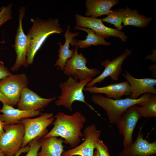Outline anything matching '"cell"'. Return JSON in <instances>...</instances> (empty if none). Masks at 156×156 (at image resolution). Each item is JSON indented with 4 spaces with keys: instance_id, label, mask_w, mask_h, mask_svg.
<instances>
[{
    "instance_id": "obj_1",
    "label": "cell",
    "mask_w": 156,
    "mask_h": 156,
    "mask_svg": "<svg viewBox=\"0 0 156 156\" xmlns=\"http://www.w3.org/2000/svg\"><path fill=\"white\" fill-rule=\"evenodd\" d=\"M54 117L55 120L52 123L53 127L43 137H60L65 144L72 148L77 146L83 136L81 130L86 122L85 117L78 112L71 115L60 112Z\"/></svg>"
},
{
    "instance_id": "obj_2",
    "label": "cell",
    "mask_w": 156,
    "mask_h": 156,
    "mask_svg": "<svg viewBox=\"0 0 156 156\" xmlns=\"http://www.w3.org/2000/svg\"><path fill=\"white\" fill-rule=\"evenodd\" d=\"M30 21L33 24L27 34L31 38L26 56L28 65L32 63L35 55L49 36L54 34H60L64 31L59 19L57 18L44 20L36 18H31Z\"/></svg>"
},
{
    "instance_id": "obj_3",
    "label": "cell",
    "mask_w": 156,
    "mask_h": 156,
    "mask_svg": "<svg viewBox=\"0 0 156 156\" xmlns=\"http://www.w3.org/2000/svg\"><path fill=\"white\" fill-rule=\"evenodd\" d=\"M152 94L146 93L136 99L128 97L114 99L107 98L100 94H93L91 98L94 103L105 110L109 123L116 124L119 117L128 108L133 105L148 99Z\"/></svg>"
},
{
    "instance_id": "obj_4",
    "label": "cell",
    "mask_w": 156,
    "mask_h": 156,
    "mask_svg": "<svg viewBox=\"0 0 156 156\" xmlns=\"http://www.w3.org/2000/svg\"><path fill=\"white\" fill-rule=\"evenodd\" d=\"M92 79V78H87L82 81H78L72 76H69L67 80L60 83L61 92L58 99L55 102L56 105L63 106L72 112L73 103L78 101L84 103L94 110L92 106L85 101L83 92L85 86Z\"/></svg>"
},
{
    "instance_id": "obj_5",
    "label": "cell",
    "mask_w": 156,
    "mask_h": 156,
    "mask_svg": "<svg viewBox=\"0 0 156 156\" xmlns=\"http://www.w3.org/2000/svg\"><path fill=\"white\" fill-rule=\"evenodd\" d=\"M28 83L25 74H12L0 80V94L7 104L13 106L17 105L23 89L27 87Z\"/></svg>"
},
{
    "instance_id": "obj_6",
    "label": "cell",
    "mask_w": 156,
    "mask_h": 156,
    "mask_svg": "<svg viewBox=\"0 0 156 156\" xmlns=\"http://www.w3.org/2000/svg\"><path fill=\"white\" fill-rule=\"evenodd\" d=\"M0 138V148L6 156H14L22 147L25 130L21 123L4 125Z\"/></svg>"
},
{
    "instance_id": "obj_7",
    "label": "cell",
    "mask_w": 156,
    "mask_h": 156,
    "mask_svg": "<svg viewBox=\"0 0 156 156\" xmlns=\"http://www.w3.org/2000/svg\"><path fill=\"white\" fill-rule=\"evenodd\" d=\"M55 119L52 113H45L38 117L27 118L21 120L19 123L23 125L25 130L22 147H24L34 139L42 138L47 133V128Z\"/></svg>"
},
{
    "instance_id": "obj_8",
    "label": "cell",
    "mask_w": 156,
    "mask_h": 156,
    "mask_svg": "<svg viewBox=\"0 0 156 156\" xmlns=\"http://www.w3.org/2000/svg\"><path fill=\"white\" fill-rule=\"evenodd\" d=\"M78 48L75 46L74 53L71 58L67 60L63 73L65 75L71 76L80 81L87 78H92L99 74L100 72L95 68H89L87 66V59L81 52L78 53Z\"/></svg>"
},
{
    "instance_id": "obj_9",
    "label": "cell",
    "mask_w": 156,
    "mask_h": 156,
    "mask_svg": "<svg viewBox=\"0 0 156 156\" xmlns=\"http://www.w3.org/2000/svg\"><path fill=\"white\" fill-rule=\"evenodd\" d=\"M25 8L22 6L19 11V26L15 37V43L12 46L16 55L15 63L11 68V71L13 72L18 70L22 66L26 67L28 66L26 56L31 38L25 34L23 28L22 21L25 16Z\"/></svg>"
},
{
    "instance_id": "obj_10",
    "label": "cell",
    "mask_w": 156,
    "mask_h": 156,
    "mask_svg": "<svg viewBox=\"0 0 156 156\" xmlns=\"http://www.w3.org/2000/svg\"><path fill=\"white\" fill-rule=\"evenodd\" d=\"M142 117L139 106L135 104L128 108L118 119L116 125L119 133L123 135L124 148L133 143V131L138 121Z\"/></svg>"
},
{
    "instance_id": "obj_11",
    "label": "cell",
    "mask_w": 156,
    "mask_h": 156,
    "mask_svg": "<svg viewBox=\"0 0 156 156\" xmlns=\"http://www.w3.org/2000/svg\"><path fill=\"white\" fill-rule=\"evenodd\" d=\"M75 17L77 26L89 28L99 36L106 38L111 36L118 37L123 42L126 41L128 38L124 32L105 25L101 19L85 17L78 14H76Z\"/></svg>"
},
{
    "instance_id": "obj_12",
    "label": "cell",
    "mask_w": 156,
    "mask_h": 156,
    "mask_svg": "<svg viewBox=\"0 0 156 156\" xmlns=\"http://www.w3.org/2000/svg\"><path fill=\"white\" fill-rule=\"evenodd\" d=\"M101 131L91 124L86 127L83 133L84 142L79 146L64 151L61 156H93L94 150L99 140Z\"/></svg>"
},
{
    "instance_id": "obj_13",
    "label": "cell",
    "mask_w": 156,
    "mask_h": 156,
    "mask_svg": "<svg viewBox=\"0 0 156 156\" xmlns=\"http://www.w3.org/2000/svg\"><path fill=\"white\" fill-rule=\"evenodd\" d=\"M131 53V51L127 48L123 53L112 60L106 59L101 62V65L105 67L103 72L88 83L86 87L92 86L96 83H100L108 77H110L113 80H118L119 75L122 71V65L125 59Z\"/></svg>"
},
{
    "instance_id": "obj_14",
    "label": "cell",
    "mask_w": 156,
    "mask_h": 156,
    "mask_svg": "<svg viewBox=\"0 0 156 156\" xmlns=\"http://www.w3.org/2000/svg\"><path fill=\"white\" fill-rule=\"evenodd\" d=\"M56 98H42L26 87L23 89L20 99L16 105L18 109L20 110H38L47 107Z\"/></svg>"
},
{
    "instance_id": "obj_15",
    "label": "cell",
    "mask_w": 156,
    "mask_h": 156,
    "mask_svg": "<svg viewBox=\"0 0 156 156\" xmlns=\"http://www.w3.org/2000/svg\"><path fill=\"white\" fill-rule=\"evenodd\" d=\"M143 137L140 129L134 142L124 148L119 153V156H151L156 155V141L149 143Z\"/></svg>"
},
{
    "instance_id": "obj_16",
    "label": "cell",
    "mask_w": 156,
    "mask_h": 156,
    "mask_svg": "<svg viewBox=\"0 0 156 156\" xmlns=\"http://www.w3.org/2000/svg\"><path fill=\"white\" fill-rule=\"evenodd\" d=\"M83 90L94 94H103L106 97L114 99H121L124 95L130 96L132 92L131 86L127 81L102 87H86L84 88Z\"/></svg>"
},
{
    "instance_id": "obj_17",
    "label": "cell",
    "mask_w": 156,
    "mask_h": 156,
    "mask_svg": "<svg viewBox=\"0 0 156 156\" xmlns=\"http://www.w3.org/2000/svg\"><path fill=\"white\" fill-rule=\"evenodd\" d=\"M129 82L132 92L130 98L136 99L142 94L150 93L156 94V79L146 78L136 79L127 71L122 74Z\"/></svg>"
},
{
    "instance_id": "obj_18",
    "label": "cell",
    "mask_w": 156,
    "mask_h": 156,
    "mask_svg": "<svg viewBox=\"0 0 156 156\" xmlns=\"http://www.w3.org/2000/svg\"><path fill=\"white\" fill-rule=\"evenodd\" d=\"M3 107L0 109V119L4 125L19 123L22 119L34 117L42 113V110L36 111H25L15 109L13 106L7 104L3 103Z\"/></svg>"
},
{
    "instance_id": "obj_19",
    "label": "cell",
    "mask_w": 156,
    "mask_h": 156,
    "mask_svg": "<svg viewBox=\"0 0 156 156\" xmlns=\"http://www.w3.org/2000/svg\"><path fill=\"white\" fill-rule=\"evenodd\" d=\"M119 2L118 0H87L85 15L96 18L107 15L112 11L111 9Z\"/></svg>"
},
{
    "instance_id": "obj_20",
    "label": "cell",
    "mask_w": 156,
    "mask_h": 156,
    "mask_svg": "<svg viewBox=\"0 0 156 156\" xmlns=\"http://www.w3.org/2000/svg\"><path fill=\"white\" fill-rule=\"evenodd\" d=\"M70 26L68 25L67 27L64 36L65 42L62 45L61 42H58V44L60 46L59 50L58 59L55 64V66H57L61 71H63L67 60L71 58L73 55L75 50L69 49L70 44L74 37L78 36L80 33L79 32L72 33L70 31Z\"/></svg>"
},
{
    "instance_id": "obj_21",
    "label": "cell",
    "mask_w": 156,
    "mask_h": 156,
    "mask_svg": "<svg viewBox=\"0 0 156 156\" xmlns=\"http://www.w3.org/2000/svg\"><path fill=\"white\" fill-rule=\"evenodd\" d=\"M63 138L56 137L43 138L40 139L41 150L38 156H61L64 151Z\"/></svg>"
},
{
    "instance_id": "obj_22",
    "label": "cell",
    "mask_w": 156,
    "mask_h": 156,
    "mask_svg": "<svg viewBox=\"0 0 156 156\" xmlns=\"http://www.w3.org/2000/svg\"><path fill=\"white\" fill-rule=\"evenodd\" d=\"M74 29L85 31L88 34V35L85 40H77L74 38L70 44L72 46H75L81 48H86L91 45H102L109 46L111 44V42L106 41L103 37L97 35L93 30L89 28L76 26Z\"/></svg>"
},
{
    "instance_id": "obj_23",
    "label": "cell",
    "mask_w": 156,
    "mask_h": 156,
    "mask_svg": "<svg viewBox=\"0 0 156 156\" xmlns=\"http://www.w3.org/2000/svg\"><path fill=\"white\" fill-rule=\"evenodd\" d=\"M152 20V17H147L139 14L137 10H132L127 6L125 9L122 23L123 27L131 25L136 27H144L148 26Z\"/></svg>"
},
{
    "instance_id": "obj_24",
    "label": "cell",
    "mask_w": 156,
    "mask_h": 156,
    "mask_svg": "<svg viewBox=\"0 0 156 156\" xmlns=\"http://www.w3.org/2000/svg\"><path fill=\"white\" fill-rule=\"evenodd\" d=\"M139 106L142 117H156V94H152L148 100L136 104Z\"/></svg>"
},
{
    "instance_id": "obj_25",
    "label": "cell",
    "mask_w": 156,
    "mask_h": 156,
    "mask_svg": "<svg viewBox=\"0 0 156 156\" xmlns=\"http://www.w3.org/2000/svg\"><path fill=\"white\" fill-rule=\"evenodd\" d=\"M125 9L123 8H118L112 10L107 16L101 19L102 21L112 24L116 27V29L121 31L123 27L122 25V19L125 13Z\"/></svg>"
},
{
    "instance_id": "obj_26",
    "label": "cell",
    "mask_w": 156,
    "mask_h": 156,
    "mask_svg": "<svg viewBox=\"0 0 156 156\" xmlns=\"http://www.w3.org/2000/svg\"><path fill=\"white\" fill-rule=\"evenodd\" d=\"M12 4H10L6 6H2L0 8V27L12 18ZM4 40L0 43H4Z\"/></svg>"
},
{
    "instance_id": "obj_27",
    "label": "cell",
    "mask_w": 156,
    "mask_h": 156,
    "mask_svg": "<svg viewBox=\"0 0 156 156\" xmlns=\"http://www.w3.org/2000/svg\"><path fill=\"white\" fill-rule=\"evenodd\" d=\"M41 138L40 137L36 138L28 143L30 148L25 156H38V151L41 147Z\"/></svg>"
},
{
    "instance_id": "obj_28",
    "label": "cell",
    "mask_w": 156,
    "mask_h": 156,
    "mask_svg": "<svg viewBox=\"0 0 156 156\" xmlns=\"http://www.w3.org/2000/svg\"><path fill=\"white\" fill-rule=\"evenodd\" d=\"M95 148L98 152L99 156H110L108 149L102 140H99Z\"/></svg>"
},
{
    "instance_id": "obj_29",
    "label": "cell",
    "mask_w": 156,
    "mask_h": 156,
    "mask_svg": "<svg viewBox=\"0 0 156 156\" xmlns=\"http://www.w3.org/2000/svg\"><path fill=\"white\" fill-rule=\"evenodd\" d=\"M12 74L4 65L2 61H0V80L4 79Z\"/></svg>"
},
{
    "instance_id": "obj_30",
    "label": "cell",
    "mask_w": 156,
    "mask_h": 156,
    "mask_svg": "<svg viewBox=\"0 0 156 156\" xmlns=\"http://www.w3.org/2000/svg\"><path fill=\"white\" fill-rule=\"evenodd\" d=\"M29 148L30 146L29 145L22 147L14 156H20L22 153H27Z\"/></svg>"
},
{
    "instance_id": "obj_31",
    "label": "cell",
    "mask_w": 156,
    "mask_h": 156,
    "mask_svg": "<svg viewBox=\"0 0 156 156\" xmlns=\"http://www.w3.org/2000/svg\"><path fill=\"white\" fill-rule=\"evenodd\" d=\"M145 60H149L153 62H156V49H154L153 50V53L151 55H147L145 58Z\"/></svg>"
},
{
    "instance_id": "obj_32",
    "label": "cell",
    "mask_w": 156,
    "mask_h": 156,
    "mask_svg": "<svg viewBox=\"0 0 156 156\" xmlns=\"http://www.w3.org/2000/svg\"><path fill=\"white\" fill-rule=\"evenodd\" d=\"M156 64L151 65L149 67V69L152 71L154 77H156Z\"/></svg>"
},
{
    "instance_id": "obj_33",
    "label": "cell",
    "mask_w": 156,
    "mask_h": 156,
    "mask_svg": "<svg viewBox=\"0 0 156 156\" xmlns=\"http://www.w3.org/2000/svg\"><path fill=\"white\" fill-rule=\"evenodd\" d=\"M4 125L0 119V138L4 133Z\"/></svg>"
},
{
    "instance_id": "obj_34",
    "label": "cell",
    "mask_w": 156,
    "mask_h": 156,
    "mask_svg": "<svg viewBox=\"0 0 156 156\" xmlns=\"http://www.w3.org/2000/svg\"><path fill=\"white\" fill-rule=\"evenodd\" d=\"M0 101L2 103H5L7 104V103L3 97L0 94Z\"/></svg>"
},
{
    "instance_id": "obj_35",
    "label": "cell",
    "mask_w": 156,
    "mask_h": 156,
    "mask_svg": "<svg viewBox=\"0 0 156 156\" xmlns=\"http://www.w3.org/2000/svg\"><path fill=\"white\" fill-rule=\"evenodd\" d=\"M0 156H6L4 153L0 148Z\"/></svg>"
},
{
    "instance_id": "obj_36",
    "label": "cell",
    "mask_w": 156,
    "mask_h": 156,
    "mask_svg": "<svg viewBox=\"0 0 156 156\" xmlns=\"http://www.w3.org/2000/svg\"><path fill=\"white\" fill-rule=\"evenodd\" d=\"M93 156H99L98 152L97 151L94 152Z\"/></svg>"
}]
</instances>
